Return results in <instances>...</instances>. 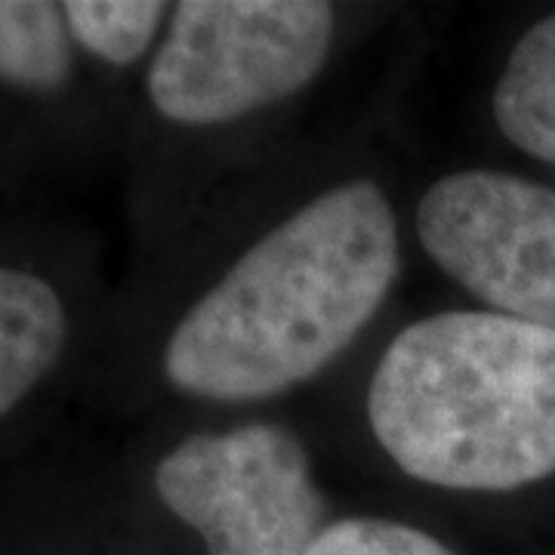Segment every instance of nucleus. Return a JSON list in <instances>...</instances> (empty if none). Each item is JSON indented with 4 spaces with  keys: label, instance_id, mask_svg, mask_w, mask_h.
<instances>
[{
    "label": "nucleus",
    "instance_id": "0eeeda50",
    "mask_svg": "<svg viewBox=\"0 0 555 555\" xmlns=\"http://www.w3.org/2000/svg\"><path fill=\"white\" fill-rule=\"evenodd\" d=\"M80 62L62 3L0 0V93L60 100L75 87Z\"/></svg>",
    "mask_w": 555,
    "mask_h": 555
},
{
    "label": "nucleus",
    "instance_id": "20e7f679",
    "mask_svg": "<svg viewBox=\"0 0 555 555\" xmlns=\"http://www.w3.org/2000/svg\"><path fill=\"white\" fill-rule=\"evenodd\" d=\"M164 509L207 555H309L327 521L302 438L281 423L192 433L152 473Z\"/></svg>",
    "mask_w": 555,
    "mask_h": 555
},
{
    "label": "nucleus",
    "instance_id": "423d86ee",
    "mask_svg": "<svg viewBox=\"0 0 555 555\" xmlns=\"http://www.w3.org/2000/svg\"><path fill=\"white\" fill-rule=\"evenodd\" d=\"M72 327V306L53 278L0 257V423L56 377Z\"/></svg>",
    "mask_w": 555,
    "mask_h": 555
},
{
    "label": "nucleus",
    "instance_id": "1a4fd4ad",
    "mask_svg": "<svg viewBox=\"0 0 555 555\" xmlns=\"http://www.w3.org/2000/svg\"><path fill=\"white\" fill-rule=\"evenodd\" d=\"M170 3L152 0H65L62 16L80 60L105 68H133L152 60L164 28L170 22Z\"/></svg>",
    "mask_w": 555,
    "mask_h": 555
},
{
    "label": "nucleus",
    "instance_id": "f03ea898",
    "mask_svg": "<svg viewBox=\"0 0 555 555\" xmlns=\"http://www.w3.org/2000/svg\"><path fill=\"white\" fill-rule=\"evenodd\" d=\"M367 423L429 488L503 494L555 476V331L488 309L420 318L379 356Z\"/></svg>",
    "mask_w": 555,
    "mask_h": 555
},
{
    "label": "nucleus",
    "instance_id": "39448f33",
    "mask_svg": "<svg viewBox=\"0 0 555 555\" xmlns=\"http://www.w3.org/2000/svg\"><path fill=\"white\" fill-rule=\"evenodd\" d=\"M414 225L429 259L488 312L555 331V189L454 170L423 192Z\"/></svg>",
    "mask_w": 555,
    "mask_h": 555
},
{
    "label": "nucleus",
    "instance_id": "7ed1b4c3",
    "mask_svg": "<svg viewBox=\"0 0 555 555\" xmlns=\"http://www.w3.org/2000/svg\"><path fill=\"white\" fill-rule=\"evenodd\" d=\"M337 13L318 0H182L145 65V102L179 127L235 124L324 72Z\"/></svg>",
    "mask_w": 555,
    "mask_h": 555
},
{
    "label": "nucleus",
    "instance_id": "f257e3e1",
    "mask_svg": "<svg viewBox=\"0 0 555 555\" xmlns=\"http://www.w3.org/2000/svg\"><path fill=\"white\" fill-rule=\"evenodd\" d=\"M401 272L396 210L371 179L318 192L241 254L164 343L179 396L266 401L315 379L374 321Z\"/></svg>",
    "mask_w": 555,
    "mask_h": 555
},
{
    "label": "nucleus",
    "instance_id": "6e6552de",
    "mask_svg": "<svg viewBox=\"0 0 555 555\" xmlns=\"http://www.w3.org/2000/svg\"><path fill=\"white\" fill-rule=\"evenodd\" d=\"M494 120L518 152L555 167V13L513 47L496 78Z\"/></svg>",
    "mask_w": 555,
    "mask_h": 555
},
{
    "label": "nucleus",
    "instance_id": "9d476101",
    "mask_svg": "<svg viewBox=\"0 0 555 555\" xmlns=\"http://www.w3.org/2000/svg\"><path fill=\"white\" fill-rule=\"evenodd\" d=\"M309 555H456L423 528L377 516L331 521Z\"/></svg>",
    "mask_w": 555,
    "mask_h": 555
}]
</instances>
